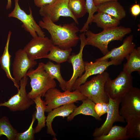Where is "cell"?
I'll return each instance as SVG.
<instances>
[{"instance_id":"6da1fadb","label":"cell","mask_w":140,"mask_h":140,"mask_svg":"<svg viewBox=\"0 0 140 140\" xmlns=\"http://www.w3.org/2000/svg\"><path fill=\"white\" fill-rule=\"evenodd\" d=\"M41 28L47 30L51 36L53 45L63 49L75 46L80 40L77 33L80 30L75 22L58 25L49 18L43 17L38 23Z\"/></svg>"},{"instance_id":"7a4b0ae2","label":"cell","mask_w":140,"mask_h":140,"mask_svg":"<svg viewBox=\"0 0 140 140\" xmlns=\"http://www.w3.org/2000/svg\"><path fill=\"white\" fill-rule=\"evenodd\" d=\"M131 31L130 28L122 26L103 29L102 32L95 33L90 30L85 32L86 45H90L99 49L104 55L109 51V44L114 40L121 41L123 37Z\"/></svg>"},{"instance_id":"3957f363","label":"cell","mask_w":140,"mask_h":140,"mask_svg":"<svg viewBox=\"0 0 140 140\" xmlns=\"http://www.w3.org/2000/svg\"><path fill=\"white\" fill-rule=\"evenodd\" d=\"M44 64L42 62H39L36 69H30L26 74L30 79L31 88V91L28 93V96L33 100L39 95L44 97L49 89L56 86L54 79L45 70Z\"/></svg>"},{"instance_id":"277c9868","label":"cell","mask_w":140,"mask_h":140,"mask_svg":"<svg viewBox=\"0 0 140 140\" xmlns=\"http://www.w3.org/2000/svg\"><path fill=\"white\" fill-rule=\"evenodd\" d=\"M109 78L106 72L97 74L90 80L81 85L78 90L84 96L91 100L95 103H108L109 97L105 92L106 82Z\"/></svg>"},{"instance_id":"5b68a950","label":"cell","mask_w":140,"mask_h":140,"mask_svg":"<svg viewBox=\"0 0 140 140\" xmlns=\"http://www.w3.org/2000/svg\"><path fill=\"white\" fill-rule=\"evenodd\" d=\"M72 91L66 90L64 92H61L55 87L49 89L44 96L46 106L45 112L49 113L61 106L78 101H82L87 98L78 90Z\"/></svg>"},{"instance_id":"8992f818","label":"cell","mask_w":140,"mask_h":140,"mask_svg":"<svg viewBox=\"0 0 140 140\" xmlns=\"http://www.w3.org/2000/svg\"><path fill=\"white\" fill-rule=\"evenodd\" d=\"M132 81L131 74L122 71L115 79H108L104 85L105 92L112 99L121 98L133 87Z\"/></svg>"},{"instance_id":"52a82bcc","label":"cell","mask_w":140,"mask_h":140,"mask_svg":"<svg viewBox=\"0 0 140 140\" xmlns=\"http://www.w3.org/2000/svg\"><path fill=\"white\" fill-rule=\"evenodd\" d=\"M28 77L26 75L20 81L19 88L17 94L6 101L0 103V106H5L11 111L25 110L29 108L34 102L33 99L29 98L26 90Z\"/></svg>"},{"instance_id":"ba28073f","label":"cell","mask_w":140,"mask_h":140,"mask_svg":"<svg viewBox=\"0 0 140 140\" xmlns=\"http://www.w3.org/2000/svg\"><path fill=\"white\" fill-rule=\"evenodd\" d=\"M19 1L14 0V8L9 14L8 17L15 18L20 20L23 23L22 27L29 32L33 38L37 36L45 37V33L34 20L31 8L29 7V14H27L20 8L19 4Z\"/></svg>"},{"instance_id":"9c48e42d","label":"cell","mask_w":140,"mask_h":140,"mask_svg":"<svg viewBox=\"0 0 140 140\" xmlns=\"http://www.w3.org/2000/svg\"><path fill=\"white\" fill-rule=\"evenodd\" d=\"M120 114L125 121L134 116H140V89L132 87L121 98Z\"/></svg>"},{"instance_id":"30bf717a","label":"cell","mask_w":140,"mask_h":140,"mask_svg":"<svg viewBox=\"0 0 140 140\" xmlns=\"http://www.w3.org/2000/svg\"><path fill=\"white\" fill-rule=\"evenodd\" d=\"M69 0H56L53 3L45 5L40 8V15L49 18L53 22L58 21L61 17L72 18L76 24H79L78 19L73 15L68 7Z\"/></svg>"},{"instance_id":"8fae6325","label":"cell","mask_w":140,"mask_h":140,"mask_svg":"<svg viewBox=\"0 0 140 140\" xmlns=\"http://www.w3.org/2000/svg\"><path fill=\"white\" fill-rule=\"evenodd\" d=\"M108 97V109L106 120L100 127L95 129L93 135L94 137L106 134L115 122L125 123V121L119 113V107L121 98L114 99Z\"/></svg>"},{"instance_id":"7c38bea8","label":"cell","mask_w":140,"mask_h":140,"mask_svg":"<svg viewBox=\"0 0 140 140\" xmlns=\"http://www.w3.org/2000/svg\"><path fill=\"white\" fill-rule=\"evenodd\" d=\"M54 45L50 39L37 36L33 38L24 47L23 50L32 60L44 58Z\"/></svg>"},{"instance_id":"4fadbf2b","label":"cell","mask_w":140,"mask_h":140,"mask_svg":"<svg viewBox=\"0 0 140 140\" xmlns=\"http://www.w3.org/2000/svg\"><path fill=\"white\" fill-rule=\"evenodd\" d=\"M95 60L94 62L84 61L85 73L76 80L72 90H78L79 86L85 83L90 76L102 73L110 65H117L121 63V62L117 60Z\"/></svg>"},{"instance_id":"5bb4252c","label":"cell","mask_w":140,"mask_h":140,"mask_svg":"<svg viewBox=\"0 0 140 140\" xmlns=\"http://www.w3.org/2000/svg\"><path fill=\"white\" fill-rule=\"evenodd\" d=\"M80 49L77 54L73 53L68 60L72 66L73 72L72 76L68 81H66V90L72 91L73 85L77 79L81 77L85 72L84 61L83 59V51L85 46L86 45L85 32L80 35Z\"/></svg>"},{"instance_id":"9a60e30c","label":"cell","mask_w":140,"mask_h":140,"mask_svg":"<svg viewBox=\"0 0 140 140\" xmlns=\"http://www.w3.org/2000/svg\"><path fill=\"white\" fill-rule=\"evenodd\" d=\"M37 64L35 60L30 59L23 49H19L15 52L12 64L13 77L19 85L20 80L26 75L28 71Z\"/></svg>"},{"instance_id":"2e32d148","label":"cell","mask_w":140,"mask_h":140,"mask_svg":"<svg viewBox=\"0 0 140 140\" xmlns=\"http://www.w3.org/2000/svg\"><path fill=\"white\" fill-rule=\"evenodd\" d=\"M133 36L130 35L127 36L120 46L112 49L106 55L96 61H101L109 59L121 62L124 59L128 58L130 53L135 48L136 45L133 42Z\"/></svg>"},{"instance_id":"e0dca14e","label":"cell","mask_w":140,"mask_h":140,"mask_svg":"<svg viewBox=\"0 0 140 140\" xmlns=\"http://www.w3.org/2000/svg\"><path fill=\"white\" fill-rule=\"evenodd\" d=\"M77 107L74 103L61 106L55 108L48 113L46 120L47 133L55 138L56 134L53 130L52 124L54 118L56 117H62L63 118L67 117Z\"/></svg>"},{"instance_id":"ac0fdd59","label":"cell","mask_w":140,"mask_h":140,"mask_svg":"<svg viewBox=\"0 0 140 140\" xmlns=\"http://www.w3.org/2000/svg\"><path fill=\"white\" fill-rule=\"evenodd\" d=\"M118 1H110L101 4L96 6L97 12L106 13L120 20L126 16V12Z\"/></svg>"},{"instance_id":"d6986e66","label":"cell","mask_w":140,"mask_h":140,"mask_svg":"<svg viewBox=\"0 0 140 140\" xmlns=\"http://www.w3.org/2000/svg\"><path fill=\"white\" fill-rule=\"evenodd\" d=\"M82 104L78 107H77L73 112L67 116L68 121H72L76 116L80 114L90 116L99 121L101 119L95 113L94 107L95 103L91 100L87 98L83 100Z\"/></svg>"},{"instance_id":"ffe728a7","label":"cell","mask_w":140,"mask_h":140,"mask_svg":"<svg viewBox=\"0 0 140 140\" xmlns=\"http://www.w3.org/2000/svg\"><path fill=\"white\" fill-rule=\"evenodd\" d=\"M11 33V32L9 31L4 52L0 58V64L1 68L5 71L7 77L13 82L14 86L18 90L19 87V85L11 75L10 69V60L11 56L9 52V48Z\"/></svg>"},{"instance_id":"44dd1931","label":"cell","mask_w":140,"mask_h":140,"mask_svg":"<svg viewBox=\"0 0 140 140\" xmlns=\"http://www.w3.org/2000/svg\"><path fill=\"white\" fill-rule=\"evenodd\" d=\"M92 22L95 23L97 27L105 29L118 26L120 20L106 13L97 12L94 15Z\"/></svg>"},{"instance_id":"7402d4cb","label":"cell","mask_w":140,"mask_h":140,"mask_svg":"<svg viewBox=\"0 0 140 140\" xmlns=\"http://www.w3.org/2000/svg\"><path fill=\"white\" fill-rule=\"evenodd\" d=\"M41 96H37L33 100L36 104L35 117L38 121L37 126L34 129L35 133L39 132L45 126L46 117L45 115V112L46 106L45 101L42 100Z\"/></svg>"},{"instance_id":"603a6c76","label":"cell","mask_w":140,"mask_h":140,"mask_svg":"<svg viewBox=\"0 0 140 140\" xmlns=\"http://www.w3.org/2000/svg\"><path fill=\"white\" fill-rule=\"evenodd\" d=\"M123 65V71L129 74L137 71L140 73V47L135 48L126 59Z\"/></svg>"},{"instance_id":"cb8c5ba5","label":"cell","mask_w":140,"mask_h":140,"mask_svg":"<svg viewBox=\"0 0 140 140\" xmlns=\"http://www.w3.org/2000/svg\"><path fill=\"white\" fill-rule=\"evenodd\" d=\"M129 139L126 134V128L115 125L113 126L106 135L95 137V140H127Z\"/></svg>"},{"instance_id":"d4e9b609","label":"cell","mask_w":140,"mask_h":140,"mask_svg":"<svg viewBox=\"0 0 140 140\" xmlns=\"http://www.w3.org/2000/svg\"><path fill=\"white\" fill-rule=\"evenodd\" d=\"M72 51V48L63 49L54 45L50 52L44 58H46L60 64L68 61Z\"/></svg>"},{"instance_id":"484cf974","label":"cell","mask_w":140,"mask_h":140,"mask_svg":"<svg viewBox=\"0 0 140 140\" xmlns=\"http://www.w3.org/2000/svg\"><path fill=\"white\" fill-rule=\"evenodd\" d=\"M45 70L54 79H56L59 83V86L63 91L66 90V81L62 77L60 72V64H55L50 61L44 63Z\"/></svg>"},{"instance_id":"4316f807","label":"cell","mask_w":140,"mask_h":140,"mask_svg":"<svg viewBox=\"0 0 140 140\" xmlns=\"http://www.w3.org/2000/svg\"><path fill=\"white\" fill-rule=\"evenodd\" d=\"M125 126L126 134L128 138L139 139L140 138V116H134L128 119Z\"/></svg>"},{"instance_id":"83f0119b","label":"cell","mask_w":140,"mask_h":140,"mask_svg":"<svg viewBox=\"0 0 140 140\" xmlns=\"http://www.w3.org/2000/svg\"><path fill=\"white\" fill-rule=\"evenodd\" d=\"M18 133L11 124L8 117L4 116L0 118V137L4 135L8 140H15Z\"/></svg>"},{"instance_id":"f1b7e54d","label":"cell","mask_w":140,"mask_h":140,"mask_svg":"<svg viewBox=\"0 0 140 140\" xmlns=\"http://www.w3.org/2000/svg\"><path fill=\"white\" fill-rule=\"evenodd\" d=\"M68 8L76 19L83 17L87 12L85 0H69Z\"/></svg>"},{"instance_id":"f546056e","label":"cell","mask_w":140,"mask_h":140,"mask_svg":"<svg viewBox=\"0 0 140 140\" xmlns=\"http://www.w3.org/2000/svg\"><path fill=\"white\" fill-rule=\"evenodd\" d=\"M85 2L87 12L88 13V16L86 22L80 30L81 33L85 32L88 29L89 25L92 23L94 14L97 11V7L94 4L93 0H86Z\"/></svg>"},{"instance_id":"4dcf8cb0","label":"cell","mask_w":140,"mask_h":140,"mask_svg":"<svg viewBox=\"0 0 140 140\" xmlns=\"http://www.w3.org/2000/svg\"><path fill=\"white\" fill-rule=\"evenodd\" d=\"M35 111L32 115L31 123L29 128L24 132H18L15 140H35L34 129L33 128V123L36 120L35 117Z\"/></svg>"},{"instance_id":"1f68e13d","label":"cell","mask_w":140,"mask_h":140,"mask_svg":"<svg viewBox=\"0 0 140 140\" xmlns=\"http://www.w3.org/2000/svg\"><path fill=\"white\" fill-rule=\"evenodd\" d=\"M56 0H34V3L37 7L40 8L46 5L50 4Z\"/></svg>"},{"instance_id":"d6a6232c","label":"cell","mask_w":140,"mask_h":140,"mask_svg":"<svg viewBox=\"0 0 140 140\" xmlns=\"http://www.w3.org/2000/svg\"><path fill=\"white\" fill-rule=\"evenodd\" d=\"M131 14L133 16L136 17L140 13V5L138 4H135L132 6L130 8Z\"/></svg>"},{"instance_id":"836d02e7","label":"cell","mask_w":140,"mask_h":140,"mask_svg":"<svg viewBox=\"0 0 140 140\" xmlns=\"http://www.w3.org/2000/svg\"><path fill=\"white\" fill-rule=\"evenodd\" d=\"M94 110L99 117H100L102 111V106L101 103L98 102L95 103L94 107Z\"/></svg>"},{"instance_id":"e575fe53","label":"cell","mask_w":140,"mask_h":140,"mask_svg":"<svg viewBox=\"0 0 140 140\" xmlns=\"http://www.w3.org/2000/svg\"><path fill=\"white\" fill-rule=\"evenodd\" d=\"M102 106V111L101 114V116L107 113L108 109V103L106 102H101Z\"/></svg>"},{"instance_id":"d590c367","label":"cell","mask_w":140,"mask_h":140,"mask_svg":"<svg viewBox=\"0 0 140 140\" xmlns=\"http://www.w3.org/2000/svg\"><path fill=\"white\" fill-rule=\"evenodd\" d=\"M114 0L118 1L119 0H93V1L95 5L97 6L103 3Z\"/></svg>"},{"instance_id":"8d00e7d4","label":"cell","mask_w":140,"mask_h":140,"mask_svg":"<svg viewBox=\"0 0 140 140\" xmlns=\"http://www.w3.org/2000/svg\"><path fill=\"white\" fill-rule=\"evenodd\" d=\"M12 7V2L11 0H7V4L6 6V10H10Z\"/></svg>"}]
</instances>
